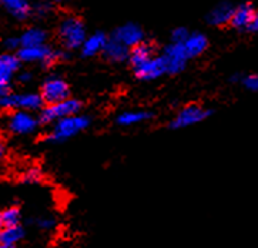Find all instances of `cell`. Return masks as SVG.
<instances>
[{"label":"cell","mask_w":258,"mask_h":248,"mask_svg":"<svg viewBox=\"0 0 258 248\" xmlns=\"http://www.w3.org/2000/svg\"><path fill=\"white\" fill-rule=\"evenodd\" d=\"M0 3L17 20H25L32 13V6L27 0H0Z\"/></svg>","instance_id":"18"},{"label":"cell","mask_w":258,"mask_h":248,"mask_svg":"<svg viewBox=\"0 0 258 248\" xmlns=\"http://www.w3.org/2000/svg\"><path fill=\"white\" fill-rule=\"evenodd\" d=\"M5 49L8 51H15L22 47V43H20V37H8L5 43H3Z\"/></svg>","instance_id":"28"},{"label":"cell","mask_w":258,"mask_h":248,"mask_svg":"<svg viewBox=\"0 0 258 248\" xmlns=\"http://www.w3.org/2000/svg\"><path fill=\"white\" fill-rule=\"evenodd\" d=\"M130 50L132 49L127 47L123 43H120L113 37H108L103 54H104V57L110 61H113V63H123V61L130 58Z\"/></svg>","instance_id":"16"},{"label":"cell","mask_w":258,"mask_h":248,"mask_svg":"<svg viewBox=\"0 0 258 248\" xmlns=\"http://www.w3.org/2000/svg\"><path fill=\"white\" fill-rule=\"evenodd\" d=\"M163 58L166 61L168 75L181 73L187 66V61L190 60L187 56V51L184 49L183 43H170L164 50Z\"/></svg>","instance_id":"8"},{"label":"cell","mask_w":258,"mask_h":248,"mask_svg":"<svg viewBox=\"0 0 258 248\" xmlns=\"http://www.w3.org/2000/svg\"><path fill=\"white\" fill-rule=\"evenodd\" d=\"M60 3H69V2H76V0H57Z\"/></svg>","instance_id":"34"},{"label":"cell","mask_w":258,"mask_h":248,"mask_svg":"<svg viewBox=\"0 0 258 248\" xmlns=\"http://www.w3.org/2000/svg\"><path fill=\"white\" fill-rule=\"evenodd\" d=\"M20 210L17 207H8L6 210H3L0 213V223L2 227H13V225H19L20 223Z\"/></svg>","instance_id":"23"},{"label":"cell","mask_w":258,"mask_h":248,"mask_svg":"<svg viewBox=\"0 0 258 248\" xmlns=\"http://www.w3.org/2000/svg\"><path fill=\"white\" fill-rule=\"evenodd\" d=\"M208 116H211L210 110H206L199 104H188V106H185L178 111V114L174 117V120L171 121L170 127L171 129H185V127L201 123Z\"/></svg>","instance_id":"7"},{"label":"cell","mask_w":258,"mask_h":248,"mask_svg":"<svg viewBox=\"0 0 258 248\" xmlns=\"http://www.w3.org/2000/svg\"><path fill=\"white\" fill-rule=\"evenodd\" d=\"M90 124V118L82 114H75L58 120L53 126V130L47 136V140L51 143H63L86 130Z\"/></svg>","instance_id":"1"},{"label":"cell","mask_w":258,"mask_h":248,"mask_svg":"<svg viewBox=\"0 0 258 248\" xmlns=\"http://www.w3.org/2000/svg\"><path fill=\"white\" fill-rule=\"evenodd\" d=\"M5 153H6V150H5V144H3V141L0 140V161H2L3 157H5Z\"/></svg>","instance_id":"32"},{"label":"cell","mask_w":258,"mask_h":248,"mask_svg":"<svg viewBox=\"0 0 258 248\" xmlns=\"http://www.w3.org/2000/svg\"><path fill=\"white\" fill-rule=\"evenodd\" d=\"M154 56V47L147 41H142L140 44L134 46L133 49L130 50V63L134 66L142 65L144 61H147L149 58Z\"/></svg>","instance_id":"21"},{"label":"cell","mask_w":258,"mask_h":248,"mask_svg":"<svg viewBox=\"0 0 258 248\" xmlns=\"http://www.w3.org/2000/svg\"><path fill=\"white\" fill-rule=\"evenodd\" d=\"M20 60L15 54L5 53L0 56V97L8 94L9 86L17 72Z\"/></svg>","instance_id":"10"},{"label":"cell","mask_w":258,"mask_h":248,"mask_svg":"<svg viewBox=\"0 0 258 248\" xmlns=\"http://www.w3.org/2000/svg\"><path fill=\"white\" fill-rule=\"evenodd\" d=\"M30 80H32V73H29V72H23L19 75V82L20 83H29Z\"/></svg>","instance_id":"30"},{"label":"cell","mask_w":258,"mask_h":248,"mask_svg":"<svg viewBox=\"0 0 258 248\" xmlns=\"http://www.w3.org/2000/svg\"><path fill=\"white\" fill-rule=\"evenodd\" d=\"M255 9L251 3H241L240 6L234 8L233 17H231V22L230 25L238 29V30H245L248 29L250 30L251 25L254 22V17H255Z\"/></svg>","instance_id":"13"},{"label":"cell","mask_w":258,"mask_h":248,"mask_svg":"<svg viewBox=\"0 0 258 248\" xmlns=\"http://www.w3.org/2000/svg\"><path fill=\"white\" fill-rule=\"evenodd\" d=\"M43 180V173L40 168L32 167L29 170H26L22 175V181L25 184H39Z\"/></svg>","instance_id":"24"},{"label":"cell","mask_w":258,"mask_h":248,"mask_svg":"<svg viewBox=\"0 0 258 248\" xmlns=\"http://www.w3.org/2000/svg\"><path fill=\"white\" fill-rule=\"evenodd\" d=\"M36 224H37L39 228H42V230H51V228L56 225V221H54V218H51V217H42V218H37V220H36Z\"/></svg>","instance_id":"29"},{"label":"cell","mask_w":258,"mask_h":248,"mask_svg":"<svg viewBox=\"0 0 258 248\" xmlns=\"http://www.w3.org/2000/svg\"><path fill=\"white\" fill-rule=\"evenodd\" d=\"M44 104L42 96L36 93H22V94H5L0 97L2 110H25V111H37Z\"/></svg>","instance_id":"4"},{"label":"cell","mask_w":258,"mask_h":248,"mask_svg":"<svg viewBox=\"0 0 258 248\" xmlns=\"http://www.w3.org/2000/svg\"><path fill=\"white\" fill-rule=\"evenodd\" d=\"M47 33L40 27H30L20 36L22 47H33V46H42L46 44Z\"/></svg>","instance_id":"20"},{"label":"cell","mask_w":258,"mask_h":248,"mask_svg":"<svg viewBox=\"0 0 258 248\" xmlns=\"http://www.w3.org/2000/svg\"><path fill=\"white\" fill-rule=\"evenodd\" d=\"M108 37L103 32L89 34L84 40L83 46L80 47L83 57H94L104 51V47L107 44Z\"/></svg>","instance_id":"14"},{"label":"cell","mask_w":258,"mask_h":248,"mask_svg":"<svg viewBox=\"0 0 258 248\" xmlns=\"http://www.w3.org/2000/svg\"><path fill=\"white\" fill-rule=\"evenodd\" d=\"M80 110H82V103L79 100L66 99L63 101L54 103V104H47L42 110L39 120L43 124L56 123V121L64 118V117L79 114Z\"/></svg>","instance_id":"5"},{"label":"cell","mask_w":258,"mask_h":248,"mask_svg":"<svg viewBox=\"0 0 258 248\" xmlns=\"http://www.w3.org/2000/svg\"><path fill=\"white\" fill-rule=\"evenodd\" d=\"M2 228H3V227H2V223H0V230H2Z\"/></svg>","instance_id":"35"},{"label":"cell","mask_w":258,"mask_h":248,"mask_svg":"<svg viewBox=\"0 0 258 248\" xmlns=\"http://www.w3.org/2000/svg\"><path fill=\"white\" fill-rule=\"evenodd\" d=\"M0 248H16V245H0Z\"/></svg>","instance_id":"33"},{"label":"cell","mask_w":258,"mask_h":248,"mask_svg":"<svg viewBox=\"0 0 258 248\" xmlns=\"http://www.w3.org/2000/svg\"><path fill=\"white\" fill-rule=\"evenodd\" d=\"M25 237V230L20 225L3 227L0 230V245H16Z\"/></svg>","instance_id":"22"},{"label":"cell","mask_w":258,"mask_h":248,"mask_svg":"<svg viewBox=\"0 0 258 248\" xmlns=\"http://www.w3.org/2000/svg\"><path fill=\"white\" fill-rule=\"evenodd\" d=\"M17 57L23 63H42L43 66H51L57 60L64 57V54L63 51H57L42 44L33 47H20L17 50Z\"/></svg>","instance_id":"3"},{"label":"cell","mask_w":258,"mask_h":248,"mask_svg":"<svg viewBox=\"0 0 258 248\" xmlns=\"http://www.w3.org/2000/svg\"><path fill=\"white\" fill-rule=\"evenodd\" d=\"M250 30H252V32H258V10L255 12V17H254V22H252V25H251Z\"/></svg>","instance_id":"31"},{"label":"cell","mask_w":258,"mask_h":248,"mask_svg":"<svg viewBox=\"0 0 258 248\" xmlns=\"http://www.w3.org/2000/svg\"><path fill=\"white\" fill-rule=\"evenodd\" d=\"M234 6L228 2H221L211 9L207 15V22L211 26H224L231 22Z\"/></svg>","instance_id":"15"},{"label":"cell","mask_w":258,"mask_h":248,"mask_svg":"<svg viewBox=\"0 0 258 248\" xmlns=\"http://www.w3.org/2000/svg\"><path fill=\"white\" fill-rule=\"evenodd\" d=\"M183 44L188 58H194L199 57L200 54H203L206 51L208 46V40L203 33H190V36L187 37V40L184 41Z\"/></svg>","instance_id":"17"},{"label":"cell","mask_w":258,"mask_h":248,"mask_svg":"<svg viewBox=\"0 0 258 248\" xmlns=\"http://www.w3.org/2000/svg\"><path fill=\"white\" fill-rule=\"evenodd\" d=\"M188 36H190V32L185 27H177L171 33V43H184Z\"/></svg>","instance_id":"26"},{"label":"cell","mask_w":258,"mask_h":248,"mask_svg":"<svg viewBox=\"0 0 258 248\" xmlns=\"http://www.w3.org/2000/svg\"><path fill=\"white\" fill-rule=\"evenodd\" d=\"M37 124H39L37 118L30 111H25V110L15 111L9 118V129L16 134H29L34 132Z\"/></svg>","instance_id":"12"},{"label":"cell","mask_w":258,"mask_h":248,"mask_svg":"<svg viewBox=\"0 0 258 248\" xmlns=\"http://www.w3.org/2000/svg\"><path fill=\"white\" fill-rule=\"evenodd\" d=\"M133 70L136 77L140 80H144V82L156 80V79L167 73L166 61H164L163 56H153L142 65L134 66Z\"/></svg>","instance_id":"9"},{"label":"cell","mask_w":258,"mask_h":248,"mask_svg":"<svg viewBox=\"0 0 258 248\" xmlns=\"http://www.w3.org/2000/svg\"><path fill=\"white\" fill-rule=\"evenodd\" d=\"M58 37L61 44L69 50L80 49L87 37L86 26L76 16H67L58 26Z\"/></svg>","instance_id":"2"},{"label":"cell","mask_w":258,"mask_h":248,"mask_svg":"<svg viewBox=\"0 0 258 248\" xmlns=\"http://www.w3.org/2000/svg\"><path fill=\"white\" fill-rule=\"evenodd\" d=\"M69 94H70L69 84L57 76H51L49 79H46V82L43 83L42 86V93H40L43 101L46 104H54L58 101H63L69 99Z\"/></svg>","instance_id":"6"},{"label":"cell","mask_w":258,"mask_h":248,"mask_svg":"<svg viewBox=\"0 0 258 248\" xmlns=\"http://www.w3.org/2000/svg\"><path fill=\"white\" fill-rule=\"evenodd\" d=\"M51 3L49 2H39L32 8V13H34L37 17H46L50 15Z\"/></svg>","instance_id":"25"},{"label":"cell","mask_w":258,"mask_h":248,"mask_svg":"<svg viewBox=\"0 0 258 248\" xmlns=\"http://www.w3.org/2000/svg\"><path fill=\"white\" fill-rule=\"evenodd\" d=\"M242 84L247 90L258 91V75H248L242 77Z\"/></svg>","instance_id":"27"},{"label":"cell","mask_w":258,"mask_h":248,"mask_svg":"<svg viewBox=\"0 0 258 248\" xmlns=\"http://www.w3.org/2000/svg\"><path fill=\"white\" fill-rule=\"evenodd\" d=\"M153 114L146 111V110H136V111H124L120 116L117 117V123L123 127H133V126H139V124L149 121Z\"/></svg>","instance_id":"19"},{"label":"cell","mask_w":258,"mask_h":248,"mask_svg":"<svg viewBox=\"0 0 258 248\" xmlns=\"http://www.w3.org/2000/svg\"><path fill=\"white\" fill-rule=\"evenodd\" d=\"M111 37L125 44L127 47L133 49L134 46L144 41V32L142 27L136 23H125V25L117 27Z\"/></svg>","instance_id":"11"}]
</instances>
